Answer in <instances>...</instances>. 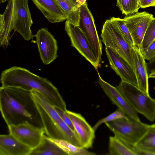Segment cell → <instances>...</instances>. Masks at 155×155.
<instances>
[{"label": "cell", "mask_w": 155, "mask_h": 155, "mask_svg": "<svg viewBox=\"0 0 155 155\" xmlns=\"http://www.w3.org/2000/svg\"><path fill=\"white\" fill-rule=\"evenodd\" d=\"M0 110L8 126L29 123L43 128L41 119L31 91L21 87H0Z\"/></svg>", "instance_id": "cell-1"}, {"label": "cell", "mask_w": 155, "mask_h": 155, "mask_svg": "<svg viewBox=\"0 0 155 155\" xmlns=\"http://www.w3.org/2000/svg\"><path fill=\"white\" fill-rule=\"evenodd\" d=\"M2 86L18 87L35 90L43 95L54 106L64 111L66 103L58 89L46 78L38 76L23 68L13 66L3 71L0 76Z\"/></svg>", "instance_id": "cell-2"}, {"label": "cell", "mask_w": 155, "mask_h": 155, "mask_svg": "<svg viewBox=\"0 0 155 155\" xmlns=\"http://www.w3.org/2000/svg\"><path fill=\"white\" fill-rule=\"evenodd\" d=\"M4 13L0 15V45L8 47L13 30L19 33L26 41L35 36L31 27L33 24L28 0H7Z\"/></svg>", "instance_id": "cell-3"}, {"label": "cell", "mask_w": 155, "mask_h": 155, "mask_svg": "<svg viewBox=\"0 0 155 155\" xmlns=\"http://www.w3.org/2000/svg\"><path fill=\"white\" fill-rule=\"evenodd\" d=\"M31 92L46 136L53 139L65 140L81 147L77 134L64 121L54 106L38 91L33 89Z\"/></svg>", "instance_id": "cell-4"}, {"label": "cell", "mask_w": 155, "mask_h": 155, "mask_svg": "<svg viewBox=\"0 0 155 155\" xmlns=\"http://www.w3.org/2000/svg\"><path fill=\"white\" fill-rule=\"evenodd\" d=\"M118 89L132 107L149 121L155 119V99L135 86L121 80Z\"/></svg>", "instance_id": "cell-5"}, {"label": "cell", "mask_w": 155, "mask_h": 155, "mask_svg": "<svg viewBox=\"0 0 155 155\" xmlns=\"http://www.w3.org/2000/svg\"><path fill=\"white\" fill-rule=\"evenodd\" d=\"M101 37L106 47L114 50L133 68V47L126 40L111 18L104 23Z\"/></svg>", "instance_id": "cell-6"}, {"label": "cell", "mask_w": 155, "mask_h": 155, "mask_svg": "<svg viewBox=\"0 0 155 155\" xmlns=\"http://www.w3.org/2000/svg\"><path fill=\"white\" fill-rule=\"evenodd\" d=\"M105 124L115 136L132 147H134L150 126L130 118L119 119Z\"/></svg>", "instance_id": "cell-7"}, {"label": "cell", "mask_w": 155, "mask_h": 155, "mask_svg": "<svg viewBox=\"0 0 155 155\" xmlns=\"http://www.w3.org/2000/svg\"><path fill=\"white\" fill-rule=\"evenodd\" d=\"M78 27L86 36L98 62L100 63L102 55V45L99 37L93 16L87 3L80 7Z\"/></svg>", "instance_id": "cell-8"}, {"label": "cell", "mask_w": 155, "mask_h": 155, "mask_svg": "<svg viewBox=\"0 0 155 155\" xmlns=\"http://www.w3.org/2000/svg\"><path fill=\"white\" fill-rule=\"evenodd\" d=\"M65 30L69 37L71 45L97 70L100 64L97 61L84 34L79 27L66 20Z\"/></svg>", "instance_id": "cell-9"}, {"label": "cell", "mask_w": 155, "mask_h": 155, "mask_svg": "<svg viewBox=\"0 0 155 155\" xmlns=\"http://www.w3.org/2000/svg\"><path fill=\"white\" fill-rule=\"evenodd\" d=\"M8 127L9 134L32 150L41 144L45 135L43 128L29 123L11 125Z\"/></svg>", "instance_id": "cell-10"}, {"label": "cell", "mask_w": 155, "mask_h": 155, "mask_svg": "<svg viewBox=\"0 0 155 155\" xmlns=\"http://www.w3.org/2000/svg\"><path fill=\"white\" fill-rule=\"evenodd\" d=\"M153 18V15L144 11L126 16L123 19L136 46L141 48L145 32Z\"/></svg>", "instance_id": "cell-11"}, {"label": "cell", "mask_w": 155, "mask_h": 155, "mask_svg": "<svg viewBox=\"0 0 155 155\" xmlns=\"http://www.w3.org/2000/svg\"><path fill=\"white\" fill-rule=\"evenodd\" d=\"M34 36L41 60L45 64H49L58 57L57 40L46 28L39 29Z\"/></svg>", "instance_id": "cell-12"}, {"label": "cell", "mask_w": 155, "mask_h": 155, "mask_svg": "<svg viewBox=\"0 0 155 155\" xmlns=\"http://www.w3.org/2000/svg\"><path fill=\"white\" fill-rule=\"evenodd\" d=\"M98 83L112 104L123 112L129 118L140 121L138 113L132 107L117 87L112 86L103 80L98 72Z\"/></svg>", "instance_id": "cell-13"}, {"label": "cell", "mask_w": 155, "mask_h": 155, "mask_svg": "<svg viewBox=\"0 0 155 155\" xmlns=\"http://www.w3.org/2000/svg\"><path fill=\"white\" fill-rule=\"evenodd\" d=\"M65 112L72 123L81 147L87 149L91 148L95 138L93 127L80 114L67 110Z\"/></svg>", "instance_id": "cell-14"}, {"label": "cell", "mask_w": 155, "mask_h": 155, "mask_svg": "<svg viewBox=\"0 0 155 155\" xmlns=\"http://www.w3.org/2000/svg\"><path fill=\"white\" fill-rule=\"evenodd\" d=\"M105 50L110 67L120 77L121 80L129 83L138 87L134 69L113 49L106 47Z\"/></svg>", "instance_id": "cell-15"}, {"label": "cell", "mask_w": 155, "mask_h": 155, "mask_svg": "<svg viewBox=\"0 0 155 155\" xmlns=\"http://www.w3.org/2000/svg\"><path fill=\"white\" fill-rule=\"evenodd\" d=\"M133 68L138 84V88L149 95L148 73L147 63L143 55L140 47H133Z\"/></svg>", "instance_id": "cell-16"}, {"label": "cell", "mask_w": 155, "mask_h": 155, "mask_svg": "<svg viewBox=\"0 0 155 155\" xmlns=\"http://www.w3.org/2000/svg\"><path fill=\"white\" fill-rule=\"evenodd\" d=\"M47 20L52 23L67 20V16L56 0H32Z\"/></svg>", "instance_id": "cell-17"}, {"label": "cell", "mask_w": 155, "mask_h": 155, "mask_svg": "<svg viewBox=\"0 0 155 155\" xmlns=\"http://www.w3.org/2000/svg\"><path fill=\"white\" fill-rule=\"evenodd\" d=\"M32 151L12 134L0 135V155H30Z\"/></svg>", "instance_id": "cell-18"}, {"label": "cell", "mask_w": 155, "mask_h": 155, "mask_svg": "<svg viewBox=\"0 0 155 155\" xmlns=\"http://www.w3.org/2000/svg\"><path fill=\"white\" fill-rule=\"evenodd\" d=\"M134 148L137 155H155V123L150 125Z\"/></svg>", "instance_id": "cell-19"}, {"label": "cell", "mask_w": 155, "mask_h": 155, "mask_svg": "<svg viewBox=\"0 0 155 155\" xmlns=\"http://www.w3.org/2000/svg\"><path fill=\"white\" fill-rule=\"evenodd\" d=\"M108 154L110 155H137L132 147L114 136L109 138Z\"/></svg>", "instance_id": "cell-20"}, {"label": "cell", "mask_w": 155, "mask_h": 155, "mask_svg": "<svg viewBox=\"0 0 155 155\" xmlns=\"http://www.w3.org/2000/svg\"><path fill=\"white\" fill-rule=\"evenodd\" d=\"M57 2L64 10L67 20L78 26L80 18V8L74 0H58Z\"/></svg>", "instance_id": "cell-21"}, {"label": "cell", "mask_w": 155, "mask_h": 155, "mask_svg": "<svg viewBox=\"0 0 155 155\" xmlns=\"http://www.w3.org/2000/svg\"><path fill=\"white\" fill-rule=\"evenodd\" d=\"M30 155H68L45 135L41 144L37 148L33 150Z\"/></svg>", "instance_id": "cell-22"}, {"label": "cell", "mask_w": 155, "mask_h": 155, "mask_svg": "<svg viewBox=\"0 0 155 155\" xmlns=\"http://www.w3.org/2000/svg\"><path fill=\"white\" fill-rule=\"evenodd\" d=\"M47 138L51 140L68 155H94L96 154L87 150V149L75 145L68 141L63 140Z\"/></svg>", "instance_id": "cell-23"}, {"label": "cell", "mask_w": 155, "mask_h": 155, "mask_svg": "<svg viewBox=\"0 0 155 155\" xmlns=\"http://www.w3.org/2000/svg\"><path fill=\"white\" fill-rule=\"evenodd\" d=\"M138 0H117L116 6L126 16L138 12L140 8Z\"/></svg>", "instance_id": "cell-24"}, {"label": "cell", "mask_w": 155, "mask_h": 155, "mask_svg": "<svg viewBox=\"0 0 155 155\" xmlns=\"http://www.w3.org/2000/svg\"><path fill=\"white\" fill-rule=\"evenodd\" d=\"M155 40V18L150 22L143 37L141 46V50L147 48Z\"/></svg>", "instance_id": "cell-25"}, {"label": "cell", "mask_w": 155, "mask_h": 155, "mask_svg": "<svg viewBox=\"0 0 155 155\" xmlns=\"http://www.w3.org/2000/svg\"><path fill=\"white\" fill-rule=\"evenodd\" d=\"M121 118L128 119L129 118L123 112L118 108L114 112L98 121L94 125L93 128L95 131L102 124Z\"/></svg>", "instance_id": "cell-26"}, {"label": "cell", "mask_w": 155, "mask_h": 155, "mask_svg": "<svg viewBox=\"0 0 155 155\" xmlns=\"http://www.w3.org/2000/svg\"><path fill=\"white\" fill-rule=\"evenodd\" d=\"M111 19L115 22L123 36L127 42L132 46L134 45L130 31L126 25L123 19L119 18L112 17Z\"/></svg>", "instance_id": "cell-27"}, {"label": "cell", "mask_w": 155, "mask_h": 155, "mask_svg": "<svg viewBox=\"0 0 155 155\" xmlns=\"http://www.w3.org/2000/svg\"><path fill=\"white\" fill-rule=\"evenodd\" d=\"M145 60L149 61L155 58V40L147 48L141 50Z\"/></svg>", "instance_id": "cell-28"}, {"label": "cell", "mask_w": 155, "mask_h": 155, "mask_svg": "<svg viewBox=\"0 0 155 155\" xmlns=\"http://www.w3.org/2000/svg\"><path fill=\"white\" fill-rule=\"evenodd\" d=\"M54 107L64 121L72 130L75 132L72 123L65 111L58 107L54 106Z\"/></svg>", "instance_id": "cell-29"}, {"label": "cell", "mask_w": 155, "mask_h": 155, "mask_svg": "<svg viewBox=\"0 0 155 155\" xmlns=\"http://www.w3.org/2000/svg\"><path fill=\"white\" fill-rule=\"evenodd\" d=\"M140 8H145L155 6V0H142L139 3Z\"/></svg>", "instance_id": "cell-30"}, {"label": "cell", "mask_w": 155, "mask_h": 155, "mask_svg": "<svg viewBox=\"0 0 155 155\" xmlns=\"http://www.w3.org/2000/svg\"><path fill=\"white\" fill-rule=\"evenodd\" d=\"M87 0H77V4L78 5L80 6L86 3Z\"/></svg>", "instance_id": "cell-31"}, {"label": "cell", "mask_w": 155, "mask_h": 155, "mask_svg": "<svg viewBox=\"0 0 155 155\" xmlns=\"http://www.w3.org/2000/svg\"><path fill=\"white\" fill-rule=\"evenodd\" d=\"M148 78H155V71H153L149 73Z\"/></svg>", "instance_id": "cell-32"}, {"label": "cell", "mask_w": 155, "mask_h": 155, "mask_svg": "<svg viewBox=\"0 0 155 155\" xmlns=\"http://www.w3.org/2000/svg\"><path fill=\"white\" fill-rule=\"evenodd\" d=\"M7 0H0L1 3L5 2Z\"/></svg>", "instance_id": "cell-33"}, {"label": "cell", "mask_w": 155, "mask_h": 155, "mask_svg": "<svg viewBox=\"0 0 155 155\" xmlns=\"http://www.w3.org/2000/svg\"><path fill=\"white\" fill-rule=\"evenodd\" d=\"M74 1H75V3H76V4H77V0H74Z\"/></svg>", "instance_id": "cell-34"}, {"label": "cell", "mask_w": 155, "mask_h": 155, "mask_svg": "<svg viewBox=\"0 0 155 155\" xmlns=\"http://www.w3.org/2000/svg\"><path fill=\"white\" fill-rule=\"evenodd\" d=\"M142 0H138V1H139V2L141 1Z\"/></svg>", "instance_id": "cell-35"}, {"label": "cell", "mask_w": 155, "mask_h": 155, "mask_svg": "<svg viewBox=\"0 0 155 155\" xmlns=\"http://www.w3.org/2000/svg\"><path fill=\"white\" fill-rule=\"evenodd\" d=\"M58 0H56V1H57Z\"/></svg>", "instance_id": "cell-36"}]
</instances>
